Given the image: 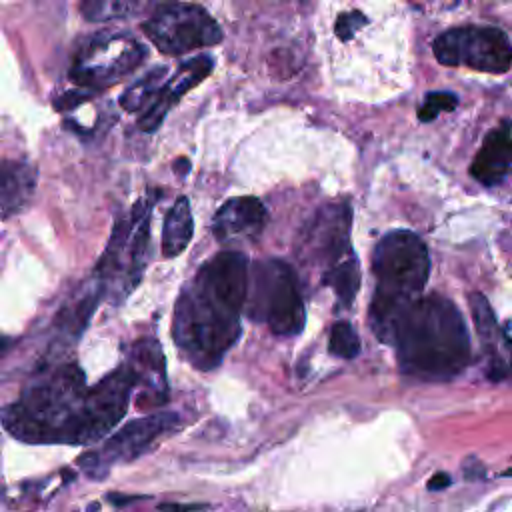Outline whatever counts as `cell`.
Instances as JSON below:
<instances>
[{
  "label": "cell",
  "mask_w": 512,
  "mask_h": 512,
  "mask_svg": "<svg viewBox=\"0 0 512 512\" xmlns=\"http://www.w3.org/2000/svg\"><path fill=\"white\" fill-rule=\"evenodd\" d=\"M144 58L146 48L138 40L104 32L78 50L68 76L80 88L98 90L130 74Z\"/></svg>",
  "instance_id": "8"
},
{
  "label": "cell",
  "mask_w": 512,
  "mask_h": 512,
  "mask_svg": "<svg viewBox=\"0 0 512 512\" xmlns=\"http://www.w3.org/2000/svg\"><path fill=\"white\" fill-rule=\"evenodd\" d=\"M512 170V130L510 124H500L482 142L476 152L470 174L484 186L500 184Z\"/></svg>",
  "instance_id": "15"
},
{
  "label": "cell",
  "mask_w": 512,
  "mask_h": 512,
  "mask_svg": "<svg viewBox=\"0 0 512 512\" xmlns=\"http://www.w3.org/2000/svg\"><path fill=\"white\" fill-rule=\"evenodd\" d=\"M464 476L466 480H478L484 478V466L476 458H468L464 462Z\"/></svg>",
  "instance_id": "28"
},
{
  "label": "cell",
  "mask_w": 512,
  "mask_h": 512,
  "mask_svg": "<svg viewBox=\"0 0 512 512\" xmlns=\"http://www.w3.org/2000/svg\"><path fill=\"white\" fill-rule=\"evenodd\" d=\"M146 38L164 54L178 56L196 48H208L222 40L218 22L196 4L168 2L142 22Z\"/></svg>",
  "instance_id": "7"
},
{
  "label": "cell",
  "mask_w": 512,
  "mask_h": 512,
  "mask_svg": "<svg viewBox=\"0 0 512 512\" xmlns=\"http://www.w3.org/2000/svg\"><path fill=\"white\" fill-rule=\"evenodd\" d=\"M266 218V208L256 196H236L220 204L212 220V232L222 244L250 242L260 236Z\"/></svg>",
  "instance_id": "14"
},
{
  "label": "cell",
  "mask_w": 512,
  "mask_h": 512,
  "mask_svg": "<svg viewBox=\"0 0 512 512\" xmlns=\"http://www.w3.org/2000/svg\"><path fill=\"white\" fill-rule=\"evenodd\" d=\"M246 314L266 322L276 336H296L306 324V310L296 270L278 258L258 262L248 280Z\"/></svg>",
  "instance_id": "5"
},
{
  "label": "cell",
  "mask_w": 512,
  "mask_h": 512,
  "mask_svg": "<svg viewBox=\"0 0 512 512\" xmlns=\"http://www.w3.org/2000/svg\"><path fill=\"white\" fill-rule=\"evenodd\" d=\"M136 376L128 364L120 366L94 388L84 372L62 364L42 372L22 396L4 408V428L18 440L34 444H90L110 432L128 408Z\"/></svg>",
  "instance_id": "1"
},
{
  "label": "cell",
  "mask_w": 512,
  "mask_h": 512,
  "mask_svg": "<svg viewBox=\"0 0 512 512\" xmlns=\"http://www.w3.org/2000/svg\"><path fill=\"white\" fill-rule=\"evenodd\" d=\"M372 272L376 278L374 298L368 310L378 340L392 338L394 324L418 298L428 282L430 258L426 244L410 230H390L374 246Z\"/></svg>",
  "instance_id": "4"
},
{
  "label": "cell",
  "mask_w": 512,
  "mask_h": 512,
  "mask_svg": "<svg viewBox=\"0 0 512 512\" xmlns=\"http://www.w3.org/2000/svg\"><path fill=\"white\" fill-rule=\"evenodd\" d=\"M450 484H452V478L446 472H436L428 480V490H442V488H448Z\"/></svg>",
  "instance_id": "29"
},
{
  "label": "cell",
  "mask_w": 512,
  "mask_h": 512,
  "mask_svg": "<svg viewBox=\"0 0 512 512\" xmlns=\"http://www.w3.org/2000/svg\"><path fill=\"white\" fill-rule=\"evenodd\" d=\"M366 24H368V18H366L362 12L352 10V12H344V14H340V16L336 18L334 30H336V36H338L340 40H350L352 34H354L358 28L366 26Z\"/></svg>",
  "instance_id": "25"
},
{
  "label": "cell",
  "mask_w": 512,
  "mask_h": 512,
  "mask_svg": "<svg viewBox=\"0 0 512 512\" xmlns=\"http://www.w3.org/2000/svg\"><path fill=\"white\" fill-rule=\"evenodd\" d=\"M126 364L136 376V388H142L138 392L140 408H154L168 400L166 360L158 340L138 338L130 348Z\"/></svg>",
  "instance_id": "12"
},
{
  "label": "cell",
  "mask_w": 512,
  "mask_h": 512,
  "mask_svg": "<svg viewBox=\"0 0 512 512\" xmlns=\"http://www.w3.org/2000/svg\"><path fill=\"white\" fill-rule=\"evenodd\" d=\"M166 66H154L152 70H148L140 80H136L132 86H128L122 96H120V106L126 112H140L144 108H148L156 94L160 92V88L164 86V76H166Z\"/></svg>",
  "instance_id": "20"
},
{
  "label": "cell",
  "mask_w": 512,
  "mask_h": 512,
  "mask_svg": "<svg viewBox=\"0 0 512 512\" xmlns=\"http://www.w3.org/2000/svg\"><path fill=\"white\" fill-rule=\"evenodd\" d=\"M192 232H194V220H192L190 202L186 196H180L164 216L162 254L166 258L180 256L190 244Z\"/></svg>",
  "instance_id": "18"
},
{
  "label": "cell",
  "mask_w": 512,
  "mask_h": 512,
  "mask_svg": "<svg viewBox=\"0 0 512 512\" xmlns=\"http://www.w3.org/2000/svg\"><path fill=\"white\" fill-rule=\"evenodd\" d=\"M470 310H472V318H474L476 332H478L482 344L492 350L490 354H492V360H494V356H496V352H494V342H496L498 336H500L496 316H494V312H492L488 300H486L480 292L470 294Z\"/></svg>",
  "instance_id": "21"
},
{
  "label": "cell",
  "mask_w": 512,
  "mask_h": 512,
  "mask_svg": "<svg viewBox=\"0 0 512 512\" xmlns=\"http://www.w3.org/2000/svg\"><path fill=\"white\" fill-rule=\"evenodd\" d=\"M458 104V96L452 92H428L422 106L418 108V120L420 122H430L434 120L440 112H450Z\"/></svg>",
  "instance_id": "24"
},
{
  "label": "cell",
  "mask_w": 512,
  "mask_h": 512,
  "mask_svg": "<svg viewBox=\"0 0 512 512\" xmlns=\"http://www.w3.org/2000/svg\"><path fill=\"white\" fill-rule=\"evenodd\" d=\"M328 350L344 360L356 358L360 352V338L356 334V330L352 328L350 322L342 320L336 322L330 330V340H328Z\"/></svg>",
  "instance_id": "23"
},
{
  "label": "cell",
  "mask_w": 512,
  "mask_h": 512,
  "mask_svg": "<svg viewBox=\"0 0 512 512\" xmlns=\"http://www.w3.org/2000/svg\"><path fill=\"white\" fill-rule=\"evenodd\" d=\"M140 8L138 2L126 0H90L80 4V12L88 22H104L110 18H124Z\"/></svg>",
  "instance_id": "22"
},
{
  "label": "cell",
  "mask_w": 512,
  "mask_h": 512,
  "mask_svg": "<svg viewBox=\"0 0 512 512\" xmlns=\"http://www.w3.org/2000/svg\"><path fill=\"white\" fill-rule=\"evenodd\" d=\"M212 68L214 58L208 54L184 60L174 72V76L164 82L154 102L142 112V116L138 118V128L144 132H154L164 122L168 110L182 98V94L200 84L212 72Z\"/></svg>",
  "instance_id": "13"
},
{
  "label": "cell",
  "mask_w": 512,
  "mask_h": 512,
  "mask_svg": "<svg viewBox=\"0 0 512 512\" xmlns=\"http://www.w3.org/2000/svg\"><path fill=\"white\" fill-rule=\"evenodd\" d=\"M92 92L94 90H70V92H64V94H60L56 100H54V106H56V110H60V112H66V110H72V108H76L80 102H86L88 98H92Z\"/></svg>",
  "instance_id": "26"
},
{
  "label": "cell",
  "mask_w": 512,
  "mask_h": 512,
  "mask_svg": "<svg viewBox=\"0 0 512 512\" xmlns=\"http://www.w3.org/2000/svg\"><path fill=\"white\" fill-rule=\"evenodd\" d=\"M360 262L354 252H350L342 262H338L332 270L322 276V284L330 286L338 298L342 308H348L360 290Z\"/></svg>",
  "instance_id": "19"
},
{
  "label": "cell",
  "mask_w": 512,
  "mask_h": 512,
  "mask_svg": "<svg viewBox=\"0 0 512 512\" xmlns=\"http://www.w3.org/2000/svg\"><path fill=\"white\" fill-rule=\"evenodd\" d=\"M36 166L28 160H4L2 162V218L16 214L34 194Z\"/></svg>",
  "instance_id": "17"
},
{
  "label": "cell",
  "mask_w": 512,
  "mask_h": 512,
  "mask_svg": "<svg viewBox=\"0 0 512 512\" xmlns=\"http://www.w3.org/2000/svg\"><path fill=\"white\" fill-rule=\"evenodd\" d=\"M390 344L398 366L420 380H450L470 362V338L460 310L444 296L418 298L398 318Z\"/></svg>",
  "instance_id": "3"
},
{
  "label": "cell",
  "mask_w": 512,
  "mask_h": 512,
  "mask_svg": "<svg viewBox=\"0 0 512 512\" xmlns=\"http://www.w3.org/2000/svg\"><path fill=\"white\" fill-rule=\"evenodd\" d=\"M206 504H176V502H164L158 506V512H200Z\"/></svg>",
  "instance_id": "27"
},
{
  "label": "cell",
  "mask_w": 512,
  "mask_h": 512,
  "mask_svg": "<svg viewBox=\"0 0 512 512\" xmlns=\"http://www.w3.org/2000/svg\"><path fill=\"white\" fill-rule=\"evenodd\" d=\"M106 294V288L102 286L100 280H96L92 276V280H88L82 290H78L58 312V316L54 318V326L58 328V338H64L66 342H76L82 334V330L86 328L92 312L96 310L98 302L102 300V296Z\"/></svg>",
  "instance_id": "16"
},
{
  "label": "cell",
  "mask_w": 512,
  "mask_h": 512,
  "mask_svg": "<svg viewBox=\"0 0 512 512\" xmlns=\"http://www.w3.org/2000/svg\"><path fill=\"white\" fill-rule=\"evenodd\" d=\"M352 208L348 202H332L322 206L308 220L296 240V258L300 264L320 268L322 276L342 262L352 250L350 246Z\"/></svg>",
  "instance_id": "10"
},
{
  "label": "cell",
  "mask_w": 512,
  "mask_h": 512,
  "mask_svg": "<svg viewBox=\"0 0 512 512\" xmlns=\"http://www.w3.org/2000/svg\"><path fill=\"white\" fill-rule=\"evenodd\" d=\"M140 496H120V494H108V500L110 502H114L116 506H124V504H128V502H132V500H138Z\"/></svg>",
  "instance_id": "30"
},
{
  "label": "cell",
  "mask_w": 512,
  "mask_h": 512,
  "mask_svg": "<svg viewBox=\"0 0 512 512\" xmlns=\"http://www.w3.org/2000/svg\"><path fill=\"white\" fill-rule=\"evenodd\" d=\"M178 426V416L172 412H160L144 418H136L122 426L114 436H110L100 450L86 452L78 458V466L90 478H104L108 468L114 464L130 462L152 448L162 436L170 434Z\"/></svg>",
  "instance_id": "11"
},
{
  "label": "cell",
  "mask_w": 512,
  "mask_h": 512,
  "mask_svg": "<svg viewBox=\"0 0 512 512\" xmlns=\"http://www.w3.org/2000/svg\"><path fill=\"white\" fill-rule=\"evenodd\" d=\"M248 260L224 250L204 262L182 288L172 320V338L186 362L216 368L242 334L240 314L248 298Z\"/></svg>",
  "instance_id": "2"
},
{
  "label": "cell",
  "mask_w": 512,
  "mask_h": 512,
  "mask_svg": "<svg viewBox=\"0 0 512 512\" xmlns=\"http://www.w3.org/2000/svg\"><path fill=\"white\" fill-rule=\"evenodd\" d=\"M432 48L444 66H468L490 74H502L512 66V44L494 26L450 28L434 40Z\"/></svg>",
  "instance_id": "9"
},
{
  "label": "cell",
  "mask_w": 512,
  "mask_h": 512,
  "mask_svg": "<svg viewBox=\"0 0 512 512\" xmlns=\"http://www.w3.org/2000/svg\"><path fill=\"white\" fill-rule=\"evenodd\" d=\"M154 198H140L126 216L116 220L110 242L94 268V278L106 290L108 284L116 282L118 300L126 298L138 286L146 268Z\"/></svg>",
  "instance_id": "6"
}]
</instances>
